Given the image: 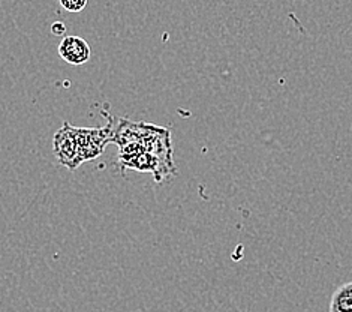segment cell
I'll return each instance as SVG.
<instances>
[{"mask_svg": "<svg viewBox=\"0 0 352 312\" xmlns=\"http://www.w3.org/2000/svg\"><path fill=\"white\" fill-rule=\"evenodd\" d=\"M52 32L54 33V35H65L66 32V28L63 23H54L53 28H52Z\"/></svg>", "mask_w": 352, "mask_h": 312, "instance_id": "6", "label": "cell"}, {"mask_svg": "<svg viewBox=\"0 0 352 312\" xmlns=\"http://www.w3.org/2000/svg\"><path fill=\"white\" fill-rule=\"evenodd\" d=\"M60 5L69 12H80L87 6L89 0H58Z\"/></svg>", "mask_w": 352, "mask_h": 312, "instance_id": "5", "label": "cell"}, {"mask_svg": "<svg viewBox=\"0 0 352 312\" xmlns=\"http://www.w3.org/2000/svg\"><path fill=\"white\" fill-rule=\"evenodd\" d=\"M53 149L57 161L69 170H75L80 164H82L75 126H71L68 122H65L63 128L56 132Z\"/></svg>", "mask_w": 352, "mask_h": 312, "instance_id": "2", "label": "cell"}, {"mask_svg": "<svg viewBox=\"0 0 352 312\" xmlns=\"http://www.w3.org/2000/svg\"><path fill=\"white\" fill-rule=\"evenodd\" d=\"M113 122L104 128H75L81 161H90L102 154L105 145L113 140Z\"/></svg>", "mask_w": 352, "mask_h": 312, "instance_id": "1", "label": "cell"}, {"mask_svg": "<svg viewBox=\"0 0 352 312\" xmlns=\"http://www.w3.org/2000/svg\"><path fill=\"white\" fill-rule=\"evenodd\" d=\"M329 312H352V282L342 284L334 290Z\"/></svg>", "mask_w": 352, "mask_h": 312, "instance_id": "4", "label": "cell"}, {"mask_svg": "<svg viewBox=\"0 0 352 312\" xmlns=\"http://www.w3.org/2000/svg\"><path fill=\"white\" fill-rule=\"evenodd\" d=\"M58 56L69 65H85L90 59V45L80 37H65L58 44Z\"/></svg>", "mask_w": 352, "mask_h": 312, "instance_id": "3", "label": "cell"}]
</instances>
